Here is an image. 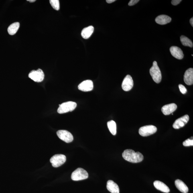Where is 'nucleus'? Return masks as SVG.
Wrapping results in <instances>:
<instances>
[{
	"label": "nucleus",
	"mask_w": 193,
	"mask_h": 193,
	"mask_svg": "<svg viewBox=\"0 0 193 193\" xmlns=\"http://www.w3.org/2000/svg\"><path fill=\"white\" fill-rule=\"evenodd\" d=\"M107 188L108 190L112 193H119V186L113 181H108Z\"/></svg>",
	"instance_id": "f3484780"
},
{
	"label": "nucleus",
	"mask_w": 193,
	"mask_h": 193,
	"mask_svg": "<svg viewBox=\"0 0 193 193\" xmlns=\"http://www.w3.org/2000/svg\"><path fill=\"white\" fill-rule=\"evenodd\" d=\"M133 86V81L132 77L129 75H127L124 79L122 87L123 89L125 91H129L131 90Z\"/></svg>",
	"instance_id": "1a4fd4ad"
},
{
	"label": "nucleus",
	"mask_w": 193,
	"mask_h": 193,
	"mask_svg": "<svg viewBox=\"0 0 193 193\" xmlns=\"http://www.w3.org/2000/svg\"><path fill=\"white\" fill-rule=\"evenodd\" d=\"M183 145L184 146L186 147L193 146V140L190 139H187L183 142Z\"/></svg>",
	"instance_id": "b1692460"
},
{
	"label": "nucleus",
	"mask_w": 193,
	"mask_h": 193,
	"mask_svg": "<svg viewBox=\"0 0 193 193\" xmlns=\"http://www.w3.org/2000/svg\"><path fill=\"white\" fill-rule=\"evenodd\" d=\"M19 26L20 24L19 22H15L12 24L8 28V31L9 34L11 35H15L18 31Z\"/></svg>",
	"instance_id": "aec40b11"
},
{
	"label": "nucleus",
	"mask_w": 193,
	"mask_h": 193,
	"mask_svg": "<svg viewBox=\"0 0 193 193\" xmlns=\"http://www.w3.org/2000/svg\"><path fill=\"white\" fill-rule=\"evenodd\" d=\"M139 1V0H131V1H130L128 5L131 6L135 5L136 4L138 3Z\"/></svg>",
	"instance_id": "a878e982"
},
{
	"label": "nucleus",
	"mask_w": 193,
	"mask_h": 193,
	"mask_svg": "<svg viewBox=\"0 0 193 193\" xmlns=\"http://www.w3.org/2000/svg\"><path fill=\"white\" fill-rule=\"evenodd\" d=\"M170 52L172 56L178 60H182L184 58V54L180 48L176 46L170 47Z\"/></svg>",
	"instance_id": "f8f14e48"
},
{
	"label": "nucleus",
	"mask_w": 193,
	"mask_h": 193,
	"mask_svg": "<svg viewBox=\"0 0 193 193\" xmlns=\"http://www.w3.org/2000/svg\"><path fill=\"white\" fill-rule=\"evenodd\" d=\"M29 77L34 81L37 82H42L44 80V72L40 69L37 70H32L29 73Z\"/></svg>",
	"instance_id": "0eeeda50"
},
{
	"label": "nucleus",
	"mask_w": 193,
	"mask_h": 193,
	"mask_svg": "<svg viewBox=\"0 0 193 193\" xmlns=\"http://www.w3.org/2000/svg\"><path fill=\"white\" fill-rule=\"evenodd\" d=\"M149 73L155 82L159 83L162 79V75L156 61L153 62V66L149 70Z\"/></svg>",
	"instance_id": "f03ea898"
},
{
	"label": "nucleus",
	"mask_w": 193,
	"mask_h": 193,
	"mask_svg": "<svg viewBox=\"0 0 193 193\" xmlns=\"http://www.w3.org/2000/svg\"><path fill=\"white\" fill-rule=\"evenodd\" d=\"M184 80L188 85H191L193 83V69L190 68L186 71L184 75Z\"/></svg>",
	"instance_id": "4468645a"
},
{
	"label": "nucleus",
	"mask_w": 193,
	"mask_h": 193,
	"mask_svg": "<svg viewBox=\"0 0 193 193\" xmlns=\"http://www.w3.org/2000/svg\"><path fill=\"white\" fill-rule=\"evenodd\" d=\"M88 177V173L83 168H78L72 173L71 178L73 180L77 181L85 180Z\"/></svg>",
	"instance_id": "20e7f679"
},
{
	"label": "nucleus",
	"mask_w": 193,
	"mask_h": 193,
	"mask_svg": "<svg viewBox=\"0 0 193 193\" xmlns=\"http://www.w3.org/2000/svg\"><path fill=\"white\" fill-rule=\"evenodd\" d=\"M94 28L92 26L85 28L82 31L81 35L83 38L85 39H87L91 36L93 33Z\"/></svg>",
	"instance_id": "6ab92c4d"
},
{
	"label": "nucleus",
	"mask_w": 193,
	"mask_h": 193,
	"mask_svg": "<svg viewBox=\"0 0 193 193\" xmlns=\"http://www.w3.org/2000/svg\"><path fill=\"white\" fill-rule=\"evenodd\" d=\"M107 126L110 132L113 135H115L117 133V127L115 122L113 120L108 121Z\"/></svg>",
	"instance_id": "412c9836"
},
{
	"label": "nucleus",
	"mask_w": 193,
	"mask_h": 193,
	"mask_svg": "<svg viewBox=\"0 0 193 193\" xmlns=\"http://www.w3.org/2000/svg\"><path fill=\"white\" fill-rule=\"evenodd\" d=\"M180 41L183 46H185L192 47L193 46V43L192 41L188 37L182 35L180 37Z\"/></svg>",
	"instance_id": "4be33fe9"
},
{
	"label": "nucleus",
	"mask_w": 193,
	"mask_h": 193,
	"mask_svg": "<svg viewBox=\"0 0 193 193\" xmlns=\"http://www.w3.org/2000/svg\"><path fill=\"white\" fill-rule=\"evenodd\" d=\"M57 134L59 138L66 143H70L73 141V136L67 131L60 130L57 132Z\"/></svg>",
	"instance_id": "6e6552de"
},
{
	"label": "nucleus",
	"mask_w": 193,
	"mask_h": 193,
	"mask_svg": "<svg viewBox=\"0 0 193 193\" xmlns=\"http://www.w3.org/2000/svg\"><path fill=\"white\" fill-rule=\"evenodd\" d=\"M182 1V0H172L171 1V3L173 5H178Z\"/></svg>",
	"instance_id": "bb28decb"
},
{
	"label": "nucleus",
	"mask_w": 193,
	"mask_h": 193,
	"mask_svg": "<svg viewBox=\"0 0 193 193\" xmlns=\"http://www.w3.org/2000/svg\"><path fill=\"white\" fill-rule=\"evenodd\" d=\"M123 156L124 159L129 162L133 163L141 162L143 159V156L140 152L131 149H127L124 151L123 153Z\"/></svg>",
	"instance_id": "f257e3e1"
},
{
	"label": "nucleus",
	"mask_w": 193,
	"mask_h": 193,
	"mask_svg": "<svg viewBox=\"0 0 193 193\" xmlns=\"http://www.w3.org/2000/svg\"><path fill=\"white\" fill-rule=\"evenodd\" d=\"M177 106L175 103L166 104L163 106L161 111L165 115H168L172 113L177 109Z\"/></svg>",
	"instance_id": "ddd939ff"
},
{
	"label": "nucleus",
	"mask_w": 193,
	"mask_h": 193,
	"mask_svg": "<svg viewBox=\"0 0 193 193\" xmlns=\"http://www.w3.org/2000/svg\"><path fill=\"white\" fill-rule=\"evenodd\" d=\"M178 87L181 93L183 94H185L187 92L186 88L184 85H182V84H180L178 85Z\"/></svg>",
	"instance_id": "393cba45"
},
{
	"label": "nucleus",
	"mask_w": 193,
	"mask_h": 193,
	"mask_svg": "<svg viewBox=\"0 0 193 193\" xmlns=\"http://www.w3.org/2000/svg\"><path fill=\"white\" fill-rule=\"evenodd\" d=\"M189 120V117L188 115L182 116L175 121L173 125V127L175 129H178L184 127L188 123Z\"/></svg>",
	"instance_id": "9d476101"
},
{
	"label": "nucleus",
	"mask_w": 193,
	"mask_h": 193,
	"mask_svg": "<svg viewBox=\"0 0 193 193\" xmlns=\"http://www.w3.org/2000/svg\"><path fill=\"white\" fill-rule=\"evenodd\" d=\"M106 2L108 3H111L116 1L115 0H106Z\"/></svg>",
	"instance_id": "cd10ccee"
},
{
	"label": "nucleus",
	"mask_w": 193,
	"mask_h": 193,
	"mask_svg": "<svg viewBox=\"0 0 193 193\" xmlns=\"http://www.w3.org/2000/svg\"><path fill=\"white\" fill-rule=\"evenodd\" d=\"M171 20V18L168 15H161L156 18L155 21L158 24L163 25L170 23Z\"/></svg>",
	"instance_id": "dca6fc26"
},
{
	"label": "nucleus",
	"mask_w": 193,
	"mask_h": 193,
	"mask_svg": "<svg viewBox=\"0 0 193 193\" xmlns=\"http://www.w3.org/2000/svg\"><path fill=\"white\" fill-rule=\"evenodd\" d=\"M57 110L59 113L62 114L71 112L75 109L77 106L76 102L69 101L60 104Z\"/></svg>",
	"instance_id": "7ed1b4c3"
},
{
	"label": "nucleus",
	"mask_w": 193,
	"mask_h": 193,
	"mask_svg": "<svg viewBox=\"0 0 193 193\" xmlns=\"http://www.w3.org/2000/svg\"><path fill=\"white\" fill-rule=\"evenodd\" d=\"M78 89L82 91H91L93 88V84L92 80H87L82 82L78 86Z\"/></svg>",
	"instance_id": "9b49d317"
},
{
	"label": "nucleus",
	"mask_w": 193,
	"mask_h": 193,
	"mask_svg": "<svg viewBox=\"0 0 193 193\" xmlns=\"http://www.w3.org/2000/svg\"><path fill=\"white\" fill-rule=\"evenodd\" d=\"M157 189L163 192L168 193L170 191V188L164 183L159 181H155L153 183Z\"/></svg>",
	"instance_id": "2eb2a0df"
},
{
	"label": "nucleus",
	"mask_w": 193,
	"mask_h": 193,
	"mask_svg": "<svg viewBox=\"0 0 193 193\" xmlns=\"http://www.w3.org/2000/svg\"><path fill=\"white\" fill-rule=\"evenodd\" d=\"M66 160L65 155L62 154H57L51 157L50 161L53 167H58L64 164Z\"/></svg>",
	"instance_id": "39448f33"
},
{
	"label": "nucleus",
	"mask_w": 193,
	"mask_h": 193,
	"mask_svg": "<svg viewBox=\"0 0 193 193\" xmlns=\"http://www.w3.org/2000/svg\"><path fill=\"white\" fill-rule=\"evenodd\" d=\"M190 22L191 25L192 27H193V18L192 17L190 19Z\"/></svg>",
	"instance_id": "c85d7f7f"
},
{
	"label": "nucleus",
	"mask_w": 193,
	"mask_h": 193,
	"mask_svg": "<svg viewBox=\"0 0 193 193\" xmlns=\"http://www.w3.org/2000/svg\"><path fill=\"white\" fill-rule=\"evenodd\" d=\"M50 3L51 6L55 10H59L60 9V2L58 0H50Z\"/></svg>",
	"instance_id": "5701e85b"
},
{
	"label": "nucleus",
	"mask_w": 193,
	"mask_h": 193,
	"mask_svg": "<svg viewBox=\"0 0 193 193\" xmlns=\"http://www.w3.org/2000/svg\"><path fill=\"white\" fill-rule=\"evenodd\" d=\"M27 1H29L31 3L34 2L35 1V0H27Z\"/></svg>",
	"instance_id": "c756f323"
},
{
	"label": "nucleus",
	"mask_w": 193,
	"mask_h": 193,
	"mask_svg": "<svg viewBox=\"0 0 193 193\" xmlns=\"http://www.w3.org/2000/svg\"><path fill=\"white\" fill-rule=\"evenodd\" d=\"M175 185L176 188L181 192L183 193H187L188 191V188L186 185L180 180H176L175 182Z\"/></svg>",
	"instance_id": "a211bd4d"
},
{
	"label": "nucleus",
	"mask_w": 193,
	"mask_h": 193,
	"mask_svg": "<svg viewBox=\"0 0 193 193\" xmlns=\"http://www.w3.org/2000/svg\"><path fill=\"white\" fill-rule=\"evenodd\" d=\"M157 128L153 125L144 126L140 128L139 130V135L143 137H146L156 132Z\"/></svg>",
	"instance_id": "423d86ee"
}]
</instances>
